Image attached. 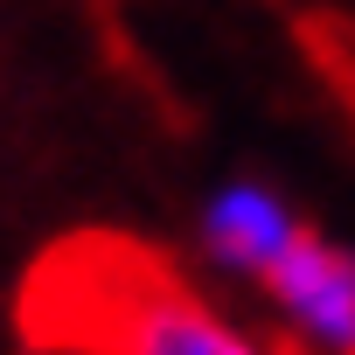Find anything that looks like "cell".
<instances>
[{"instance_id": "cell-1", "label": "cell", "mask_w": 355, "mask_h": 355, "mask_svg": "<svg viewBox=\"0 0 355 355\" xmlns=\"http://www.w3.org/2000/svg\"><path fill=\"white\" fill-rule=\"evenodd\" d=\"M70 272H77L70 306L84 313V334L105 355H272V341L237 327L223 306H209L182 279L153 272L146 258L84 251Z\"/></svg>"}, {"instance_id": "cell-2", "label": "cell", "mask_w": 355, "mask_h": 355, "mask_svg": "<svg viewBox=\"0 0 355 355\" xmlns=\"http://www.w3.org/2000/svg\"><path fill=\"white\" fill-rule=\"evenodd\" d=\"M293 355H355V244L306 230L258 279Z\"/></svg>"}, {"instance_id": "cell-3", "label": "cell", "mask_w": 355, "mask_h": 355, "mask_svg": "<svg viewBox=\"0 0 355 355\" xmlns=\"http://www.w3.org/2000/svg\"><path fill=\"white\" fill-rule=\"evenodd\" d=\"M306 237V216L286 202V189L258 182V174H230L216 182L196 209V251L209 272L237 279V286H258L293 244Z\"/></svg>"}]
</instances>
